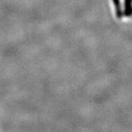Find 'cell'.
Listing matches in <instances>:
<instances>
[{
    "label": "cell",
    "mask_w": 132,
    "mask_h": 132,
    "mask_svg": "<svg viewBox=\"0 0 132 132\" xmlns=\"http://www.w3.org/2000/svg\"><path fill=\"white\" fill-rule=\"evenodd\" d=\"M111 3L117 20L127 22L132 19V0H111Z\"/></svg>",
    "instance_id": "cell-1"
}]
</instances>
